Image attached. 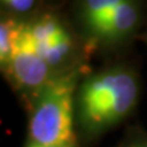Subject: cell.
Wrapping results in <instances>:
<instances>
[{
    "label": "cell",
    "instance_id": "obj_1",
    "mask_svg": "<svg viewBox=\"0 0 147 147\" xmlns=\"http://www.w3.org/2000/svg\"><path fill=\"white\" fill-rule=\"evenodd\" d=\"M139 99V81L126 67H109L88 76L77 91L80 125L91 136L123 121Z\"/></svg>",
    "mask_w": 147,
    "mask_h": 147
},
{
    "label": "cell",
    "instance_id": "obj_2",
    "mask_svg": "<svg viewBox=\"0 0 147 147\" xmlns=\"http://www.w3.org/2000/svg\"><path fill=\"white\" fill-rule=\"evenodd\" d=\"M79 72L60 71L36 92L28 136L36 144L60 146L76 144L74 134L75 91Z\"/></svg>",
    "mask_w": 147,
    "mask_h": 147
},
{
    "label": "cell",
    "instance_id": "obj_3",
    "mask_svg": "<svg viewBox=\"0 0 147 147\" xmlns=\"http://www.w3.org/2000/svg\"><path fill=\"white\" fill-rule=\"evenodd\" d=\"M5 70L17 88L33 93L58 74L38 52L28 22H16L11 54Z\"/></svg>",
    "mask_w": 147,
    "mask_h": 147
},
{
    "label": "cell",
    "instance_id": "obj_4",
    "mask_svg": "<svg viewBox=\"0 0 147 147\" xmlns=\"http://www.w3.org/2000/svg\"><path fill=\"white\" fill-rule=\"evenodd\" d=\"M32 38L43 59L55 72L71 58L74 40L70 32L54 15H42L28 22Z\"/></svg>",
    "mask_w": 147,
    "mask_h": 147
},
{
    "label": "cell",
    "instance_id": "obj_5",
    "mask_svg": "<svg viewBox=\"0 0 147 147\" xmlns=\"http://www.w3.org/2000/svg\"><path fill=\"white\" fill-rule=\"evenodd\" d=\"M140 17L139 1L123 0L107 18L94 40L109 45L124 42L137 28Z\"/></svg>",
    "mask_w": 147,
    "mask_h": 147
},
{
    "label": "cell",
    "instance_id": "obj_6",
    "mask_svg": "<svg viewBox=\"0 0 147 147\" xmlns=\"http://www.w3.org/2000/svg\"><path fill=\"white\" fill-rule=\"evenodd\" d=\"M121 1L123 0H81L80 17L86 32L93 40L110 13Z\"/></svg>",
    "mask_w": 147,
    "mask_h": 147
},
{
    "label": "cell",
    "instance_id": "obj_7",
    "mask_svg": "<svg viewBox=\"0 0 147 147\" xmlns=\"http://www.w3.org/2000/svg\"><path fill=\"white\" fill-rule=\"evenodd\" d=\"M16 20L13 18H3L0 24V63L1 66L5 67L11 54L13 34H15Z\"/></svg>",
    "mask_w": 147,
    "mask_h": 147
},
{
    "label": "cell",
    "instance_id": "obj_8",
    "mask_svg": "<svg viewBox=\"0 0 147 147\" xmlns=\"http://www.w3.org/2000/svg\"><path fill=\"white\" fill-rule=\"evenodd\" d=\"M5 5L15 12L24 13L30 11L36 5L37 0H1Z\"/></svg>",
    "mask_w": 147,
    "mask_h": 147
},
{
    "label": "cell",
    "instance_id": "obj_9",
    "mask_svg": "<svg viewBox=\"0 0 147 147\" xmlns=\"http://www.w3.org/2000/svg\"><path fill=\"white\" fill-rule=\"evenodd\" d=\"M25 147H76V144H72V145H60V146H50V145H40V144H36V142L28 141Z\"/></svg>",
    "mask_w": 147,
    "mask_h": 147
},
{
    "label": "cell",
    "instance_id": "obj_10",
    "mask_svg": "<svg viewBox=\"0 0 147 147\" xmlns=\"http://www.w3.org/2000/svg\"><path fill=\"white\" fill-rule=\"evenodd\" d=\"M125 147H147V137L146 139H139L127 144Z\"/></svg>",
    "mask_w": 147,
    "mask_h": 147
}]
</instances>
